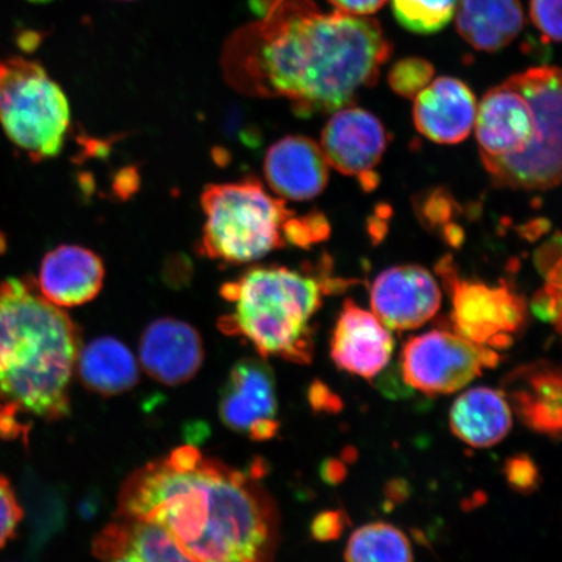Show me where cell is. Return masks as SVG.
I'll use <instances>...</instances> for the list:
<instances>
[{"label": "cell", "mask_w": 562, "mask_h": 562, "mask_svg": "<svg viewBox=\"0 0 562 562\" xmlns=\"http://www.w3.org/2000/svg\"><path fill=\"white\" fill-rule=\"evenodd\" d=\"M389 136L381 121L371 112L342 108L333 112L322 132V151L329 167L342 175L353 176L363 189L378 186L375 168L384 156Z\"/></svg>", "instance_id": "11"}, {"label": "cell", "mask_w": 562, "mask_h": 562, "mask_svg": "<svg viewBox=\"0 0 562 562\" xmlns=\"http://www.w3.org/2000/svg\"><path fill=\"white\" fill-rule=\"evenodd\" d=\"M530 18L544 41H561V0H530Z\"/></svg>", "instance_id": "28"}, {"label": "cell", "mask_w": 562, "mask_h": 562, "mask_svg": "<svg viewBox=\"0 0 562 562\" xmlns=\"http://www.w3.org/2000/svg\"><path fill=\"white\" fill-rule=\"evenodd\" d=\"M346 562H413V550L409 539L396 526L369 524L351 533Z\"/></svg>", "instance_id": "23"}, {"label": "cell", "mask_w": 562, "mask_h": 562, "mask_svg": "<svg viewBox=\"0 0 562 562\" xmlns=\"http://www.w3.org/2000/svg\"><path fill=\"white\" fill-rule=\"evenodd\" d=\"M70 124L67 95L37 61L0 59V125L35 161L63 149Z\"/></svg>", "instance_id": "7"}, {"label": "cell", "mask_w": 562, "mask_h": 562, "mask_svg": "<svg viewBox=\"0 0 562 562\" xmlns=\"http://www.w3.org/2000/svg\"><path fill=\"white\" fill-rule=\"evenodd\" d=\"M26 2L33 3V4H46L53 2V0H26Z\"/></svg>", "instance_id": "33"}, {"label": "cell", "mask_w": 562, "mask_h": 562, "mask_svg": "<svg viewBox=\"0 0 562 562\" xmlns=\"http://www.w3.org/2000/svg\"><path fill=\"white\" fill-rule=\"evenodd\" d=\"M475 137L494 184L547 191L561 180V70L513 75L476 109Z\"/></svg>", "instance_id": "4"}, {"label": "cell", "mask_w": 562, "mask_h": 562, "mask_svg": "<svg viewBox=\"0 0 562 562\" xmlns=\"http://www.w3.org/2000/svg\"><path fill=\"white\" fill-rule=\"evenodd\" d=\"M201 205L206 217L201 252L211 259L241 265L296 245L301 216L256 178L209 186Z\"/></svg>", "instance_id": "6"}, {"label": "cell", "mask_w": 562, "mask_h": 562, "mask_svg": "<svg viewBox=\"0 0 562 562\" xmlns=\"http://www.w3.org/2000/svg\"><path fill=\"white\" fill-rule=\"evenodd\" d=\"M337 12L353 16L374 15L389 0H328Z\"/></svg>", "instance_id": "31"}, {"label": "cell", "mask_w": 562, "mask_h": 562, "mask_svg": "<svg viewBox=\"0 0 562 562\" xmlns=\"http://www.w3.org/2000/svg\"><path fill=\"white\" fill-rule=\"evenodd\" d=\"M437 272L452 300L451 328L480 346L496 351L509 348L526 323L521 294L505 281L488 285L462 279L451 257L441 259Z\"/></svg>", "instance_id": "8"}, {"label": "cell", "mask_w": 562, "mask_h": 562, "mask_svg": "<svg viewBox=\"0 0 562 562\" xmlns=\"http://www.w3.org/2000/svg\"><path fill=\"white\" fill-rule=\"evenodd\" d=\"M93 552L102 562H199L160 526L126 517L98 533Z\"/></svg>", "instance_id": "19"}, {"label": "cell", "mask_w": 562, "mask_h": 562, "mask_svg": "<svg viewBox=\"0 0 562 562\" xmlns=\"http://www.w3.org/2000/svg\"><path fill=\"white\" fill-rule=\"evenodd\" d=\"M393 16L406 31L434 34L451 23L459 0H391Z\"/></svg>", "instance_id": "25"}, {"label": "cell", "mask_w": 562, "mask_h": 562, "mask_svg": "<svg viewBox=\"0 0 562 562\" xmlns=\"http://www.w3.org/2000/svg\"><path fill=\"white\" fill-rule=\"evenodd\" d=\"M344 527L342 515L337 512L322 513L314 519L313 536L319 540L335 539L339 537Z\"/></svg>", "instance_id": "32"}, {"label": "cell", "mask_w": 562, "mask_h": 562, "mask_svg": "<svg viewBox=\"0 0 562 562\" xmlns=\"http://www.w3.org/2000/svg\"><path fill=\"white\" fill-rule=\"evenodd\" d=\"M26 509L31 517V551L44 548L65 521V502L58 492L44 486L30 474L24 480Z\"/></svg>", "instance_id": "24"}, {"label": "cell", "mask_w": 562, "mask_h": 562, "mask_svg": "<svg viewBox=\"0 0 562 562\" xmlns=\"http://www.w3.org/2000/svg\"><path fill=\"white\" fill-rule=\"evenodd\" d=\"M203 342L196 329L175 318H159L146 327L139 340V361L157 382L184 384L202 367Z\"/></svg>", "instance_id": "14"}, {"label": "cell", "mask_w": 562, "mask_h": 562, "mask_svg": "<svg viewBox=\"0 0 562 562\" xmlns=\"http://www.w3.org/2000/svg\"><path fill=\"white\" fill-rule=\"evenodd\" d=\"M508 480L513 487L530 490L538 481V472L529 459H513L507 467Z\"/></svg>", "instance_id": "30"}, {"label": "cell", "mask_w": 562, "mask_h": 562, "mask_svg": "<svg viewBox=\"0 0 562 562\" xmlns=\"http://www.w3.org/2000/svg\"><path fill=\"white\" fill-rule=\"evenodd\" d=\"M300 271L286 267H255L222 286L231 312L220 319L221 331L243 337L262 357L308 364L314 356L311 323L328 294L347 281L328 269Z\"/></svg>", "instance_id": "5"}, {"label": "cell", "mask_w": 562, "mask_h": 562, "mask_svg": "<svg viewBox=\"0 0 562 562\" xmlns=\"http://www.w3.org/2000/svg\"><path fill=\"white\" fill-rule=\"evenodd\" d=\"M123 2H125V0H123Z\"/></svg>", "instance_id": "34"}, {"label": "cell", "mask_w": 562, "mask_h": 562, "mask_svg": "<svg viewBox=\"0 0 562 562\" xmlns=\"http://www.w3.org/2000/svg\"><path fill=\"white\" fill-rule=\"evenodd\" d=\"M456 12L457 31L477 52L503 50L525 26L519 0H459Z\"/></svg>", "instance_id": "21"}, {"label": "cell", "mask_w": 562, "mask_h": 562, "mask_svg": "<svg viewBox=\"0 0 562 562\" xmlns=\"http://www.w3.org/2000/svg\"><path fill=\"white\" fill-rule=\"evenodd\" d=\"M24 509L18 501L15 491L9 481L0 475V550L15 537L20 521H23Z\"/></svg>", "instance_id": "27"}, {"label": "cell", "mask_w": 562, "mask_h": 562, "mask_svg": "<svg viewBox=\"0 0 562 562\" xmlns=\"http://www.w3.org/2000/svg\"><path fill=\"white\" fill-rule=\"evenodd\" d=\"M533 314L540 319L552 323L560 331L561 323V285L546 283L543 291L533 296L531 302Z\"/></svg>", "instance_id": "29"}, {"label": "cell", "mask_w": 562, "mask_h": 562, "mask_svg": "<svg viewBox=\"0 0 562 562\" xmlns=\"http://www.w3.org/2000/svg\"><path fill=\"white\" fill-rule=\"evenodd\" d=\"M524 425L547 437L561 435V371L547 361L524 364L504 379L502 390Z\"/></svg>", "instance_id": "16"}, {"label": "cell", "mask_w": 562, "mask_h": 562, "mask_svg": "<svg viewBox=\"0 0 562 562\" xmlns=\"http://www.w3.org/2000/svg\"><path fill=\"white\" fill-rule=\"evenodd\" d=\"M395 340L376 316L346 300L331 340L337 368L364 379L375 378L390 363Z\"/></svg>", "instance_id": "13"}, {"label": "cell", "mask_w": 562, "mask_h": 562, "mask_svg": "<svg viewBox=\"0 0 562 562\" xmlns=\"http://www.w3.org/2000/svg\"><path fill=\"white\" fill-rule=\"evenodd\" d=\"M267 184L283 200L311 201L327 187L329 166L312 138L286 136L273 144L265 158Z\"/></svg>", "instance_id": "17"}, {"label": "cell", "mask_w": 562, "mask_h": 562, "mask_svg": "<svg viewBox=\"0 0 562 562\" xmlns=\"http://www.w3.org/2000/svg\"><path fill=\"white\" fill-rule=\"evenodd\" d=\"M498 362L501 356L496 350L449 328L412 337L402 353L405 383L428 396L451 395Z\"/></svg>", "instance_id": "9"}, {"label": "cell", "mask_w": 562, "mask_h": 562, "mask_svg": "<svg viewBox=\"0 0 562 562\" xmlns=\"http://www.w3.org/2000/svg\"><path fill=\"white\" fill-rule=\"evenodd\" d=\"M80 333L24 280L0 283V435H27L35 419L69 414Z\"/></svg>", "instance_id": "3"}, {"label": "cell", "mask_w": 562, "mask_h": 562, "mask_svg": "<svg viewBox=\"0 0 562 562\" xmlns=\"http://www.w3.org/2000/svg\"><path fill=\"white\" fill-rule=\"evenodd\" d=\"M392 45L370 16L323 13L313 0H271L231 35L224 79L241 94L281 98L302 117L347 108L374 86Z\"/></svg>", "instance_id": "1"}, {"label": "cell", "mask_w": 562, "mask_h": 562, "mask_svg": "<svg viewBox=\"0 0 562 562\" xmlns=\"http://www.w3.org/2000/svg\"><path fill=\"white\" fill-rule=\"evenodd\" d=\"M220 416L231 430L251 440L277 437V382L269 364L258 358H244L232 368L221 391Z\"/></svg>", "instance_id": "10"}, {"label": "cell", "mask_w": 562, "mask_h": 562, "mask_svg": "<svg viewBox=\"0 0 562 562\" xmlns=\"http://www.w3.org/2000/svg\"><path fill=\"white\" fill-rule=\"evenodd\" d=\"M104 266L95 252L76 245H63L45 256L40 270V291L50 304L75 307L100 294Z\"/></svg>", "instance_id": "18"}, {"label": "cell", "mask_w": 562, "mask_h": 562, "mask_svg": "<svg viewBox=\"0 0 562 562\" xmlns=\"http://www.w3.org/2000/svg\"><path fill=\"white\" fill-rule=\"evenodd\" d=\"M513 413L502 391L476 386L456 398L449 426L456 438L473 448H490L507 438Z\"/></svg>", "instance_id": "20"}, {"label": "cell", "mask_w": 562, "mask_h": 562, "mask_svg": "<svg viewBox=\"0 0 562 562\" xmlns=\"http://www.w3.org/2000/svg\"><path fill=\"white\" fill-rule=\"evenodd\" d=\"M252 472L176 448L125 480L116 517L160 526L199 562H273L278 509Z\"/></svg>", "instance_id": "2"}, {"label": "cell", "mask_w": 562, "mask_h": 562, "mask_svg": "<svg viewBox=\"0 0 562 562\" xmlns=\"http://www.w3.org/2000/svg\"><path fill=\"white\" fill-rule=\"evenodd\" d=\"M83 385L101 396H117L138 382L135 356L115 337L103 336L80 349L76 361Z\"/></svg>", "instance_id": "22"}, {"label": "cell", "mask_w": 562, "mask_h": 562, "mask_svg": "<svg viewBox=\"0 0 562 562\" xmlns=\"http://www.w3.org/2000/svg\"><path fill=\"white\" fill-rule=\"evenodd\" d=\"M473 90L454 77H439L414 98L413 119L422 135L441 145L462 143L474 130Z\"/></svg>", "instance_id": "15"}, {"label": "cell", "mask_w": 562, "mask_h": 562, "mask_svg": "<svg viewBox=\"0 0 562 562\" xmlns=\"http://www.w3.org/2000/svg\"><path fill=\"white\" fill-rule=\"evenodd\" d=\"M372 314L386 328L407 331L432 319L441 306V291L430 271L417 265L391 267L371 285Z\"/></svg>", "instance_id": "12"}, {"label": "cell", "mask_w": 562, "mask_h": 562, "mask_svg": "<svg viewBox=\"0 0 562 562\" xmlns=\"http://www.w3.org/2000/svg\"><path fill=\"white\" fill-rule=\"evenodd\" d=\"M434 74L430 61L419 56H409L391 67L386 80L396 94L414 100L432 81Z\"/></svg>", "instance_id": "26"}]
</instances>
